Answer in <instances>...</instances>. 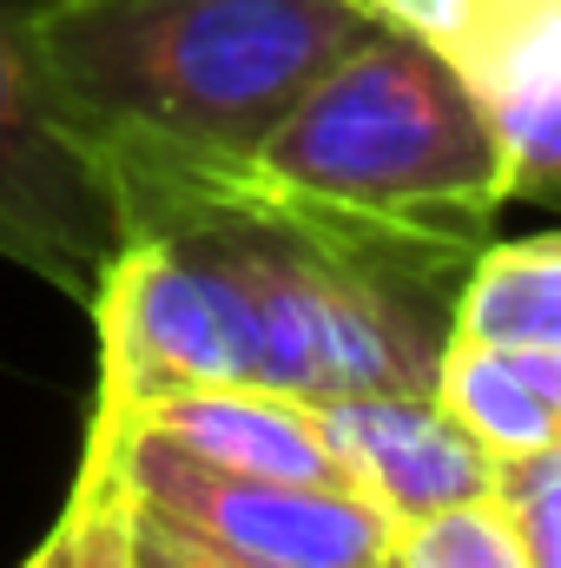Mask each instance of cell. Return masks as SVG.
Instances as JSON below:
<instances>
[{
    "label": "cell",
    "mask_w": 561,
    "mask_h": 568,
    "mask_svg": "<svg viewBox=\"0 0 561 568\" xmlns=\"http://www.w3.org/2000/svg\"><path fill=\"white\" fill-rule=\"evenodd\" d=\"M317 417L350 483L390 523H417L496 489V449L456 424L436 390H364L317 404Z\"/></svg>",
    "instance_id": "5b68a950"
},
{
    "label": "cell",
    "mask_w": 561,
    "mask_h": 568,
    "mask_svg": "<svg viewBox=\"0 0 561 568\" xmlns=\"http://www.w3.org/2000/svg\"><path fill=\"white\" fill-rule=\"evenodd\" d=\"M140 568H198V562H192V556L159 529V523H145V516H140Z\"/></svg>",
    "instance_id": "5bb4252c"
},
{
    "label": "cell",
    "mask_w": 561,
    "mask_h": 568,
    "mask_svg": "<svg viewBox=\"0 0 561 568\" xmlns=\"http://www.w3.org/2000/svg\"><path fill=\"white\" fill-rule=\"evenodd\" d=\"M120 429L165 436L205 463L225 469H252V476H304V483H350L330 429L317 417V404L272 390V384H185L140 404Z\"/></svg>",
    "instance_id": "8992f818"
},
{
    "label": "cell",
    "mask_w": 561,
    "mask_h": 568,
    "mask_svg": "<svg viewBox=\"0 0 561 568\" xmlns=\"http://www.w3.org/2000/svg\"><path fill=\"white\" fill-rule=\"evenodd\" d=\"M489 496L516 523L529 562L561 568V436L536 443V449H516V456H496V489Z\"/></svg>",
    "instance_id": "4fadbf2b"
},
{
    "label": "cell",
    "mask_w": 561,
    "mask_h": 568,
    "mask_svg": "<svg viewBox=\"0 0 561 568\" xmlns=\"http://www.w3.org/2000/svg\"><path fill=\"white\" fill-rule=\"evenodd\" d=\"M40 13L47 0H0V258L86 304L126 252V205L47 73Z\"/></svg>",
    "instance_id": "3957f363"
},
{
    "label": "cell",
    "mask_w": 561,
    "mask_h": 568,
    "mask_svg": "<svg viewBox=\"0 0 561 568\" xmlns=\"http://www.w3.org/2000/svg\"><path fill=\"white\" fill-rule=\"evenodd\" d=\"M172 542H178V536H172ZM178 549H185V542H178ZM185 556H192L198 568H238V562H218V556H198V549H185Z\"/></svg>",
    "instance_id": "9a60e30c"
},
{
    "label": "cell",
    "mask_w": 561,
    "mask_h": 568,
    "mask_svg": "<svg viewBox=\"0 0 561 568\" xmlns=\"http://www.w3.org/2000/svg\"><path fill=\"white\" fill-rule=\"evenodd\" d=\"M390 568H536L516 523L502 516L496 496L436 509L417 523H397L390 536Z\"/></svg>",
    "instance_id": "8fae6325"
},
{
    "label": "cell",
    "mask_w": 561,
    "mask_h": 568,
    "mask_svg": "<svg viewBox=\"0 0 561 568\" xmlns=\"http://www.w3.org/2000/svg\"><path fill=\"white\" fill-rule=\"evenodd\" d=\"M377 27L422 40L489 106L561 67V0H357Z\"/></svg>",
    "instance_id": "52a82bcc"
},
{
    "label": "cell",
    "mask_w": 561,
    "mask_h": 568,
    "mask_svg": "<svg viewBox=\"0 0 561 568\" xmlns=\"http://www.w3.org/2000/svg\"><path fill=\"white\" fill-rule=\"evenodd\" d=\"M20 568H140V503H133L113 429L86 424L73 489Z\"/></svg>",
    "instance_id": "30bf717a"
},
{
    "label": "cell",
    "mask_w": 561,
    "mask_h": 568,
    "mask_svg": "<svg viewBox=\"0 0 561 568\" xmlns=\"http://www.w3.org/2000/svg\"><path fill=\"white\" fill-rule=\"evenodd\" d=\"M436 397L496 456L555 443L561 436V351H516V344H482V337L456 331L442 364H436Z\"/></svg>",
    "instance_id": "ba28073f"
},
{
    "label": "cell",
    "mask_w": 561,
    "mask_h": 568,
    "mask_svg": "<svg viewBox=\"0 0 561 568\" xmlns=\"http://www.w3.org/2000/svg\"><path fill=\"white\" fill-rule=\"evenodd\" d=\"M232 172L330 232L462 272L509 205V159L482 100L390 27L364 33Z\"/></svg>",
    "instance_id": "7a4b0ae2"
},
{
    "label": "cell",
    "mask_w": 561,
    "mask_h": 568,
    "mask_svg": "<svg viewBox=\"0 0 561 568\" xmlns=\"http://www.w3.org/2000/svg\"><path fill=\"white\" fill-rule=\"evenodd\" d=\"M377 20L357 0H47L40 53L106 165H245Z\"/></svg>",
    "instance_id": "6da1fadb"
},
{
    "label": "cell",
    "mask_w": 561,
    "mask_h": 568,
    "mask_svg": "<svg viewBox=\"0 0 561 568\" xmlns=\"http://www.w3.org/2000/svg\"><path fill=\"white\" fill-rule=\"evenodd\" d=\"M120 463L133 483L145 523L178 536L198 556L238 568H384L397 523L344 483H304V476H252L205 463L165 436L120 429Z\"/></svg>",
    "instance_id": "277c9868"
},
{
    "label": "cell",
    "mask_w": 561,
    "mask_h": 568,
    "mask_svg": "<svg viewBox=\"0 0 561 568\" xmlns=\"http://www.w3.org/2000/svg\"><path fill=\"white\" fill-rule=\"evenodd\" d=\"M456 331L516 351H561V232L489 239L462 272Z\"/></svg>",
    "instance_id": "9c48e42d"
},
{
    "label": "cell",
    "mask_w": 561,
    "mask_h": 568,
    "mask_svg": "<svg viewBox=\"0 0 561 568\" xmlns=\"http://www.w3.org/2000/svg\"><path fill=\"white\" fill-rule=\"evenodd\" d=\"M384 568H390V562H384Z\"/></svg>",
    "instance_id": "2e32d148"
},
{
    "label": "cell",
    "mask_w": 561,
    "mask_h": 568,
    "mask_svg": "<svg viewBox=\"0 0 561 568\" xmlns=\"http://www.w3.org/2000/svg\"><path fill=\"white\" fill-rule=\"evenodd\" d=\"M502 159H509V199L561 212V67L522 87L489 113Z\"/></svg>",
    "instance_id": "7c38bea8"
}]
</instances>
